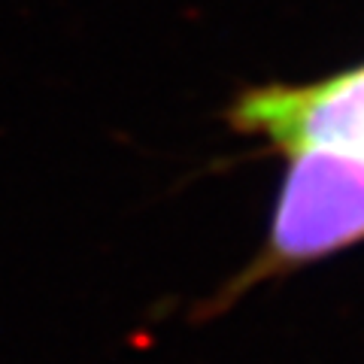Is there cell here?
I'll list each match as a JSON object with an SVG mask.
<instances>
[{"instance_id":"1","label":"cell","mask_w":364,"mask_h":364,"mask_svg":"<svg viewBox=\"0 0 364 364\" xmlns=\"http://www.w3.org/2000/svg\"><path fill=\"white\" fill-rule=\"evenodd\" d=\"M282 155L286 173L267 237L258 255L219 291L215 306L364 243V155L328 146H301Z\"/></svg>"},{"instance_id":"2","label":"cell","mask_w":364,"mask_h":364,"mask_svg":"<svg viewBox=\"0 0 364 364\" xmlns=\"http://www.w3.org/2000/svg\"><path fill=\"white\" fill-rule=\"evenodd\" d=\"M228 124L277 152L328 146L364 155V64L316 82L246 88L228 107Z\"/></svg>"}]
</instances>
